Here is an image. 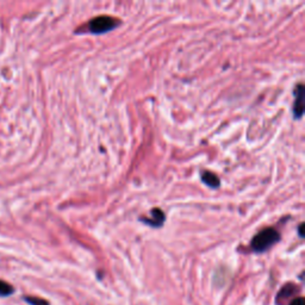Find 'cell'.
<instances>
[{
    "label": "cell",
    "instance_id": "6da1fadb",
    "mask_svg": "<svg viewBox=\"0 0 305 305\" xmlns=\"http://www.w3.org/2000/svg\"><path fill=\"white\" fill-rule=\"evenodd\" d=\"M280 234L273 228H267L263 229L254 236L252 241V248L254 252L262 253L271 248L273 244H276L279 241Z\"/></svg>",
    "mask_w": 305,
    "mask_h": 305
},
{
    "label": "cell",
    "instance_id": "7a4b0ae2",
    "mask_svg": "<svg viewBox=\"0 0 305 305\" xmlns=\"http://www.w3.org/2000/svg\"><path fill=\"white\" fill-rule=\"evenodd\" d=\"M119 22L116 18L109 17V16H100V17L93 18L90 22L89 27L92 34H104V32L110 31L114 27H116Z\"/></svg>",
    "mask_w": 305,
    "mask_h": 305
},
{
    "label": "cell",
    "instance_id": "3957f363",
    "mask_svg": "<svg viewBox=\"0 0 305 305\" xmlns=\"http://www.w3.org/2000/svg\"><path fill=\"white\" fill-rule=\"evenodd\" d=\"M295 95L296 100L293 104V115L296 118H301L304 111V105H303V85L299 84L295 90Z\"/></svg>",
    "mask_w": 305,
    "mask_h": 305
},
{
    "label": "cell",
    "instance_id": "277c9868",
    "mask_svg": "<svg viewBox=\"0 0 305 305\" xmlns=\"http://www.w3.org/2000/svg\"><path fill=\"white\" fill-rule=\"evenodd\" d=\"M152 218H142L141 221L144 222V223H147L148 225H150V227H155V228H159L161 227L162 224H164V211H161L160 209H154V210H152Z\"/></svg>",
    "mask_w": 305,
    "mask_h": 305
},
{
    "label": "cell",
    "instance_id": "5b68a950",
    "mask_svg": "<svg viewBox=\"0 0 305 305\" xmlns=\"http://www.w3.org/2000/svg\"><path fill=\"white\" fill-rule=\"evenodd\" d=\"M202 180L203 183L207 184L208 186L212 188H217L219 186V179L216 174L211 172H204L202 174Z\"/></svg>",
    "mask_w": 305,
    "mask_h": 305
},
{
    "label": "cell",
    "instance_id": "8992f818",
    "mask_svg": "<svg viewBox=\"0 0 305 305\" xmlns=\"http://www.w3.org/2000/svg\"><path fill=\"white\" fill-rule=\"evenodd\" d=\"M13 292H15V290H13V287L11 286L9 282L0 280V296L1 297L10 296L12 295Z\"/></svg>",
    "mask_w": 305,
    "mask_h": 305
},
{
    "label": "cell",
    "instance_id": "52a82bcc",
    "mask_svg": "<svg viewBox=\"0 0 305 305\" xmlns=\"http://www.w3.org/2000/svg\"><path fill=\"white\" fill-rule=\"evenodd\" d=\"M24 301L30 305H49L46 299L37 298V297H24Z\"/></svg>",
    "mask_w": 305,
    "mask_h": 305
},
{
    "label": "cell",
    "instance_id": "ba28073f",
    "mask_svg": "<svg viewBox=\"0 0 305 305\" xmlns=\"http://www.w3.org/2000/svg\"><path fill=\"white\" fill-rule=\"evenodd\" d=\"M295 290H297V287H295V285H292V284L286 285V286L282 287V290L280 291L279 298H282V297H288L290 295H292V293L295 292Z\"/></svg>",
    "mask_w": 305,
    "mask_h": 305
},
{
    "label": "cell",
    "instance_id": "9c48e42d",
    "mask_svg": "<svg viewBox=\"0 0 305 305\" xmlns=\"http://www.w3.org/2000/svg\"><path fill=\"white\" fill-rule=\"evenodd\" d=\"M290 305H305L304 304V299L302 297H298V298H295L292 302H291Z\"/></svg>",
    "mask_w": 305,
    "mask_h": 305
}]
</instances>
